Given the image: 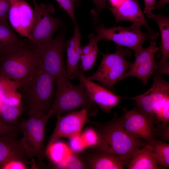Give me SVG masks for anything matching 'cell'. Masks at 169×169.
<instances>
[{
    "label": "cell",
    "instance_id": "1",
    "mask_svg": "<svg viewBox=\"0 0 169 169\" xmlns=\"http://www.w3.org/2000/svg\"><path fill=\"white\" fill-rule=\"evenodd\" d=\"M98 106L91 99L84 86L72 84L68 78H56V90L51 108L46 115L51 116L61 115L79 109L86 110L89 116L97 114Z\"/></svg>",
    "mask_w": 169,
    "mask_h": 169
},
{
    "label": "cell",
    "instance_id": "2",
    "mask_svg": "<svg viewBox=\"0 0 169 169\" xmlns=\"http://www.w3.org/2000/svg\"><path fill=\"white\" fill-rule=\"evenodd\" d=\"M153 84L143 94L127 99L135 100L136 107L151 118L158 128H169V83L154 72Z\"/></svg>",
    "mask_w": 169,
    "mask_h": 169
},
{
    "label": "cell",
    "instance_id": "3",
    "mask_svg": "<svg viewBox=\"0 0 169 169\" xmlns=\"http://www.w3.org/2000/svg\"><path fill=\"white\" fill-rule=\"evenodd\" d=\"M99 136L97 145L93 150L107 151L129 158L137 149L146 145L132 137L124 127L121 117L115 114L105 123L94 122Z\"/></svg>",
    "mask_w": 169,
    "mask_h": 169
},
{
    "label": "cell",
    "instance_id": "4",
    "mask_svg": "<svg viewBox=\"0 0 169 169\" xmlns=\"http://www.w3.org/2000/svg\"><path fill=\"white\" fill-rule=\"evenodd\" d=\"M56 78L38 68L33 76L18 89L26 105L28 115H46L54 96Z\"/></svg>",
    "mask_w": 169,
    "mask_h": 169
},
{
    "label": "cell",
    "instance_id": "5",
    "mask_svg": "<svg viewBox=\"0 0 169 169\" xmlns=\"http://www.w3.org/2000/svg\"><path fill=\"white\" fill-rule=\"evenodd\" d=\"M38 68L36 47L28 40L17 49L0 54V77L12 79L20 87Z\"/></svg>",
    "mask_w": 169,
    "mask_h": 169
},
{
    "label": "cell",
    "instance_id": "6",
    "mask_svg": "<svg viewBox=\"0 0 169 169\" xmlns=\"http://www.w3.org/2000/svg\"><path fill=\"white\" fill-rule=\"evenodd\" d=\"M101 63L96 71L87 78L98 82L102 85L112 91L114 86L121 80L122 77L131 68L132 62L127 59L131 56V52L117 46L114 53L103 54Z\"/></svg>",
    "mask_w": 169,
    "mask_h": 169
},
{
    "label": "cell",
    "instance_id": "7",
    "mask_svg": "<svg viewBox=\"0 0 169 169\" xmlns=\"http://www.w3.org/2000/svg\"><path fill=\"white\" fill-rule=\"evenodd\" d=\"M67 29V26H64L55 38L44 45L36 48L38 68L56 78H68L64 59Z\"/></svg>",
    "mask_w": 169,
    "mask_h": 169
},
{
    "label": "cell",
    "instance_id": "8",
    "mask_svg": "<svg viewBox=\"0 0 169 169\" xmlns=\"http://www.w3.org/2000/svg\"><path fill=\"white\" fill-rule=\"evenodd\" d=\"M34 6V21L28 41L36 48L41 47L50 42L54 33L64 25L60 17L51 14L55 12L51 4H38L32 0Z\"/></svg>",
    "mask_w": 169,
    "mask_h": 169
},
{
    "label": "cell",
    "instance_id": "9",
    "mask_svg": "<svg viewBox=\"0 0 169 169\" xmlns=\"http://www.w3.org/2000/svg\"><path fill=\"white\" fill-rule=\"evenodd\" d=\"M20 122L23 137L21 140L28 158L36 157L43 163L45 155L44 144L45 126L49 119L46 115L33 114Z\"/></svg>",
    "mask_w": 169,
    "mask_h": 169
},
{
    "label": "cell",
    "instance_id": "10",
    "mask_svg": "<svg viewBox=\"0 0 169 169\" xmlns=\"http://www.w3.org/2000/svg\"><path fill=\"white\" fill-rule=\"evenodd\" d=\"M94 26L97 36L101 40L111 41L117 46L127 47L132 49L135 53L142 47L143 44L151 40L147 33L142 31L141 25L133 23L127 27L114 26L107 28L103 23L98 24L95 22Z\"/></svg>",
    "mask_w": 169,
    "mask_h": 169
},
{
    "label": "cell",
    "instance_id": "11",
    "mask_svg": "<svg viewBox=\"0 0 169 169\" xmlns=\"http://www.w3.org/2000/svg\"><path fill=\"white\" fill-rule=\"evenodd\" d=\"M120 117L123 126L133 138L153 147L159 140L158 130L152 119L135 106L128 110L123 108Z\"/></svg>",
    "mask_w": 169,
    "mask_h": 169
},
{
    "label": "cell",
    "instance_id": "12",
    "mask_svg": "<svg viewBox=\"0 0 169 169\" xmlns=\"http://www.w3.org/2000/svg\"><path fill=\"white\" fill-rule=\"evenodd\" d=\"M87 110L81 109L56 116L57 120L55 129L49 137L46 149L60 138L69 139L80 135L84 126L93 121L88 118Z\"/></svg>",
    "mask_w": 169,
    "mask_h": 169
},
{
    "label": "cell",
    "instance_id": "13",
    "mask_svg": "<svg viewBox=\"0 0 169 169\" xmlns=\"http://www.w3.org/2000/svg\"><path fill=\"white\" fill-rule=\"evenodd\" d=\"M159 48L157 47L156 42L151 40L149 46L142 47L135 53V60L130 69L122 77L121 80L133 76L141 80L144 85H146L148 79L156 69L155 56Z\"/></svg>",
    "mask_w": 169,
    "mask_h": 169
},
{
    "label": "cell",
    "instance_id": "14",
    "mask_svg": "<svg viewBox=\"0 0 169 169\" xmlns=\"http://www.w3.org/2000/svg\"><path fill=\"white\" fill-rule=\"evenodd\" d=\"M76 77L79 79V83L84 86L91 99L104 112L110 113L111 110L118 105L121 99L120 96L102 85L88 79L80 68Z\"/></svg>",
    "mask_w": 169,
    "mask_h": 169
},
{
    "label": "cell",
    "instance_id": "15",
    "mask_svg": "<svg viewBox=\"0 0 169 169\" xmlns=\"http://www.w3.org/2000/svg\"><path fill=\"white\" fill-rule=\"evenodd\" d=\"M34 11L24 0H14L10 4L8 19L21 36L28 39L34 21Z\"/></svg>",
    "mask_w": 169,
    "mask_h": 169
},
{
    "label": "cell",
    "instance_id": "16",
    "mask_svg": "<svg viewBox=\"0 0 169 169\" xmlns=\"http://www.w3.org/2000/svg\"><path fill=\"white\" fill-rule=\"evenodd\" d=\"M106 8L114 16L116 23L128 21L138 24L146 27L151 40L156 39L158 37L159 33L154 31L147 22L138 0H126L118 7H111L108 6Z\"/></svg>",
    "mask_w": 169,
    "mask_h": 169
},
{
    "label": "cell",
    "instance_id": "17",
    "mask_svg": "<svg viewBox=\"0 0 169 169\" xmlns=\"http://www.w3.org/2000/svg\"><path fill=\"white\" fill-rule=\"evenodd\" d=\"M20 130L0 136V169L7 163L13 160L27 162L25 148L21 139L18 138Z\"/></svg>",
    "mask_w": 169,
    "mask_h": 169
},
{
    "label": "cell",
    "instance_id": "18",
    "mask_svg": "<svg viewBox=\"0 0 169 169\" xmlns=\"http://www.w3.org/2000/svg\"><path fill=\"white\" fill-rule=\"evenodd\" d=\"M82 158L90 169H123L129 158L102 150H93Z\"/></svg>",
    "mask_w": 169,
    "mask_h": 169
},
{
    "label": "cell",
    "instance_id": "19",
    "mask_svg": "<svg viewBox=\"0 0 169 169\" xmlns=\"http://www.w3.org/2000/svg\"><path fill=\"white\" fill-rule=\"evenodd\" d=\"M148 18L154 20L159 28L161 37L160 51L161 59L156 63V72L161 74H169V17L161 14H155L152 12L146 14Z\"/></svg>",
    "mask_w": 169,
    "mask_h": 169
},
{
    "label": "cell",
    "instance_id": "20",
    "mask_svg": "<svg viewBox=\"0 0 169 169\" xmlns=\"http://www.w3.org/2000/svg\"><path fill=\"white\" fill-rule=\"evenodd\" d=\"M81 34L79 28L74 29L73 37L65 43L67 54L66 69L68 78L73 79L79 69V63L82 54L83 46L80 44Z\"/></svg>",
    "mask_w": 169,
    "mask_h": 169
},
{
    "label": "cell",
    "instance_id": "21",
    "mask_svg": "<svg viewBox=\"0 0 169 169\" xmlns=\"http://www.w3.org/2000/svg\"><path fill=\"white\" fill-rule=\"evenodd\" d=\"M153 147L146 145L136 150L129 158L125 168L128 169H156L162 168L156 161Z\"/></svg>",
    "mask_w": 169,
    "mask_h": 169
},
{
    "label": "cell",
    "instance_id": "22",
    "mask_svg": "<svg viewBox=\"0 0 169 169\" xmlns=\"http://www.w3.org/2000/svg\"><path fill=\"white\" fill-rule=\"evenodd\" d=\"M25 43L16 35L8 23L0 24V54L18 49Z\"/></svg>",
    "mask_w": 169,
    "mask_h": 169
},
{
    "label": "cell",
    "instance_id": "23",
    "mask_svg": "<svg viewBox=\"0 0 169 169\" xmlns=\"http://www.w3.org/2000/svg\"><path fill=\"white\" fill-rule=\"evenodd\" d=\"M47 167L54 169H89L87 163L78 152L72 150L64 160L58 163H51Z\"/></svg>",
    "mask_w": 169,
    "mask_h": 169
},
{
    "label": "cell",
    "instance_id": "24",
    "mask_svg": "<svg viewBox=\"0 0 169 169\" xmlns=\"http://www.w3.org/2000/svg\"><path fill=\"white\" fill-rule=\"evenodd\" d=\"M72 151L69 146L64 142L56 141L45 149V155L48 156L52 163H56L64 160Z\"/></svg>",
    "mask_w": 169,
    "mask_h": 169
},
{
    "label": "cell",
    "instance_id": "25",
    "mask_svg": "<svg viewBox=\"0 0 169 169\" xmlns=\"http://www.w3.org/2000/svg\"><path fill=\"white\" fill-rule=\"evenodd\" d=\"M24 105L22 102L16 106H10L3 104L0 108V120L12 124H15L23 113Z\"/></svg>",
    "mask_w": 169,
    "mask_h": 169
},
{
    "label": "cell",
    "instance_id": "26",
    "mask_svg": "<svg viewBox=\"0 0 169 169\" xmlns=\"http://www.w3.org/2000/svg\"><path fill=\"white\" fill-rule=\"evenodd\" d=\"M154 158L162 168L169 167V144L165 141L158 140L153 147Z\"/></svg>",
    "mask_w": 169,
    "mask_h": 169
},
{
    "label": "cell",
    "instance_id": "27",
    "mask_svg": "<svg viewBox=\"0 0 169 169\" xmlns=\"http://www.w3.org/2000/svg\"><path fill=\"white\" fill-rule=\"evenodd\" d=\"M97 44L95 45L88 54L81 55L79 68L83 72L88 71L95 65L98 53L99 52Z\"/></svg>",
    "mask_w": 169,
    "mask_h": 169
},
{
    "label": "cell",
    "instance_id": "28",
    "mask_svg": "<svg viewBox=\"0 0 169 169\" xmlns=\"http://www.w3.org/2000/svg\"><path fill=\"white\" fill-rule=\"evenodd\" d=\"M22 95L17 89L8 90L4 92L1 96L3 104L10 106H16L22 102Z\"/></svg>",
    "mask_w": 169,
    "mask_h": 169
},
{
    "label": "cell",
    "instance_id": "29",
    "mask_svg": "<svg viewBox=\"0 0 169 169\" xmlns=\"http://www.w3.org/2000/svg\"><path fill=\"white\" fill-rule=\"evenodd\" d=\"M81 136L86 146L93 148L97 145L99 141V136L96 129L88 128L83 132Z\"/></svg>",
    "mask_w": 169,
    "mask_h": 169
},
{
    "label": "cell",
    "instance_id": "30",
    "mask_svg": "<svg viewBox=\"0 0 169 169\" xmlns=\"http://www.w3.org/2000/svg\"><path fill=\"white\" fill-rule=\"evenodd\" d=\"M60 8L63 9L71 18L75 27L79 28L75 14V3L79 0H56Z\"/></svg>",
    "mask_w": 169,
    "mask_h": 169
},
{
    "label": "cell",
    "instance_id": "31",
    "mask_svg": "<svg viewBox=\"0 0 169 169\" xmlns=\"http://www.w3.org/2000/svg\"><path fill=\"white\" fill-rule=\"evenodd\" d=\"M20 87L15 81L4 77H0V99L3 93L8 90H18Z\"/></svg>",
    "mask_w": 169,
    "mask_h": 169
},
{
    "label": "cell",
    "instance_id": "32",
    "mask_svg": "<svg viewBox=\"0 0 169 169\" xmlns=\"http://www.w3.org/2000/svg\"><path fill=\"white\" fill-rule=\"evenodd\" d=\"M96 6L95 9H92L90 13L92 15V19L95 22L98 21L100 15L102 10L108 6L107 4V0H92Z\"/></svg>",
    "mask_w": 169,
    "mask_h": 169
},
{
    "label": "cell",
    "instance_id": "33",
    "mask_svg": "<svg viewBox=\"0 0 169 169\" xmlns=\"http://www.w3.org/2000/svg\"><path fill=\"white\" fill-rule=\"evenodd\" d=\"M10 0H0V24L8 23Z\"/></svg>",
    "mask_w": 169,
    "mask_h": 169
},
{
    "label": "cell",
    "instance_id": "34",
    "mask_svg": "<svg viewBox=\"0 0 169 169\" xmlns=\"http://www.w3.org/2000/svg\"><path fill=\"white\" fill-rule=\"evenodd\" d=\"M20 122L15 124H8L0 120V136L7 135L20 129Z\"/></svg>",
    "mask_w": 169,
    "mask_h": 169
},
{
    "label": "cell",
    "instance_id": "35",
    "mask_svg": "<svg viewBox=\"0 0 169 169\" xmlns=\"http://www.w3.org/2000/svg\"><path fill=\"white\" fill-rule=\"evenodd\" d=\"M70 139V144L69 146L73 151L78 152L86 147L80 135L72 137Z\"/></svg>",
    "mask_w": 169,
    "mask_h": 169
},
{
    "label": "cell",
    "instance_id": "36",
    "mask_svg": "<svg viewBox=\"0 0 169 169\" xmlns=\"http://www.w3.org/2000/svg\"><path fill=\"white\" fill-rule=\"evenodd\" d=\"M88 38L89 40L88 44L84 46H83L82 50V54L85 55L88 54L93 47L101 40L100 39L93 33L89 35Z\"/></svg>",
    "mask_w": 169,
    "mask_h": 169
},
{
    "label": "cell",
    "instance_id": "37",
    "mask_svg": "<svg viewBox=\"0 0 169 169\" xmlns=\"http://www.w3.org/2000/svg\"><path fill=\"white\" fill-rule=\"evenodd\" d=\"M24 161L20 160L11 161L5 164L2 169H28Z\"/></svg>",
    "mask_w": 169,
    "mask_h": 169
},
{
    "label": "cell",
    "instance_id": "38",
    "mask_svg": "<svg viewBox=\"0 0 169 169\" xmlns=\"http://www.w3.org/2000/svg\"><path fill=\"white\" fill-rule=\"evenodd\" d=\"M145 8L143 11L144 14L152 12V10L155 9L156 4V0H144Z\"/></svg>",
    "mask_w": 169,
    "mask_h": 169
},
{
    "label": "cell",
    "instance_id": "39",
    "mask_svg": "<svg viewBox=\"0 0 169 169\" xmlns=\"http://www.w3.org/2000/svg\"><path fill=\"white\" fill-rule=\"evenodd\" d=\"M169 2V0H159L157 3L155 5V8L157 9H161Z\"/></svg>",
    "mask_w": 169,
    "mask_h": 169
},
{
    "label": "cell",
    "instance_id": "40",
    "mask_svg": "<svg viewBox=\"0 0 169 169\" xmlns=\"http://www.w3.org/2000/svg\"><path fill=\"white\" fill-rule=\"evenodd\" d=\"M126 0H109L113 7L119 6Z\"/></svg>",
    "mask_w": 169,
    "mask_h": 169
}]
</instances>
